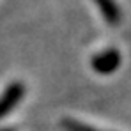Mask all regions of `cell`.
<instances>
[{"label": "cell", "instance_id": "cell-4", "mask_svg": "<svg viewBox=\"0 0 131 131\" xmlns=\"http://www.w3.org/2000/svg\"><path fill=\"white\" fill-rule=\"evenodd\" d=\"M62 128L66 131H101V129H96V128H90L83 122H78L74 119H62Z\"/></svg>", "mask_w": 131, "mask_h": 131}, {"label": "cell", "instance_id": "cell-3", "mask_svg": "<svg viewBox=\"0 0 131 131\" xmlns=\"http://www.w3.org/2000/svg\"><path fill=\"white\" fill-rule=\"evenodd\" d=\"M101 11V16L105 18V21L110 25H117L121 21V9L113 0H94Z\"/></svg>", "mask_w": 131, "mask_h": 131}, {"label": "cell", "instance_id": "cell-1", "mask_svg": "<svg viewBox=\"0 0 131 131\" xmlns=\"http://www.w3.org/2000/svg\"><path fill=\"white\" fill-rule=\"evenodd\" d=\"M90 66L96 73L99 74H110L113 71H117V67L121 66V53L119 50L115 48H108V50H103L101 53L94 55Z\"/></svg>", "mask_w": 131, "mask_h": 131}, {"label": "cell", "instance_id": "cell-2", "mask_svg": "<svg viewBox=\"0 0 131 131\" xmlns=\"http://www.w3.org/2000/svg\"><path fill=\"white\" fill-rule=\"evenodd\" d=\"M23 96V85L21 83H13L11 87L4 92V96L0 97V119L4 115H7L11 110L18 105V101Z\"/></svg>", "mask_w": 131, "mask_h": 131}]
</instances>
